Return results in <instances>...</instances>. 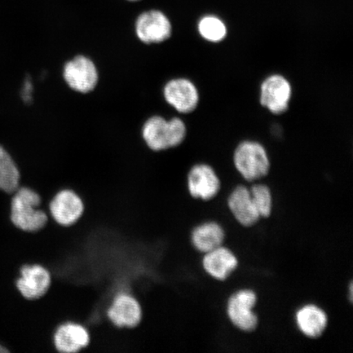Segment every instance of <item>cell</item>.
I'll list each match as a JSON object with an SVG mask.
<instances>
[{"mask_svg": "<svg viewBox=\"0 0 353 353\" xmlns=\"http://www.w3.org/2000/svg\"><path fill=\"white\" fill-rule=\"evenodd\" d=\"M12 194L10 219L16 228L25 233H34L46 226L50 215L42 208V198L35 190L19 187Z\"/></svg>", "mask_w": 353, "mask_h": 353, "instance_id": "1", "label": "cell"}, {"mask_svg": "<svg viewBox=\"0 0 353 353\" xmlns=\"http://www.w3.org/2000/svg\"><path fill=\"white\" fill-rule=\"evenodd\" d=\"M142 135L145 143L152 151H165L183 143L187 127L179 118L168 121L164 117L154 116L144 123Z\"/></svg>", "mask_w": 353, "mask_h": 353, "instance_id": "2", "label": "cell"}, {"mask_svg": "<svg viewBox=\"0 0 353 353\" xmlns=\"http://www.w3.org/2000/svg\"><path fill=\"white\" fill-rule=\"evenodd\" d=\"M234 165L242 178L254 182L264 178L270 170V161L266 149L254 141H245L236 149Z\"/></svg>", "mask_w": 353, "mask_h": 353, "instance_id": "3", "label": "cell"}, {"mask_svg": "<svg viewBox=\"0 0 353 353\" xmlns=\"http://www.w3.org/2000/svg\"><path fill=\"white\" fill-rule=\"evenodd\" d=\"M258 302L253 290L241 289L233 293L227 303V315L231 323L243 332H253L259 325L254 308Z\"/></svg>", "mask_w": 353, "mask_h": 353, "instance_id": "4", "label": "cell"}, {"mask_svg": "<svg viewBox=\"0 0 353 353\" xmlns=\"http://www.w3.org/2000/svg\"><path fill=\"white\" fill-rule=\"evenodd\" d=\"M85 212V203L79 194L70 188L57 192L48 205L50 220L60 227L69 228L77 224Z\"/></svg>", "mask_w": 353, "mask_h": 353, "instance_id": "5", "label": "cell"}, {"mask_svg": "<svg viewBox=\"0 0 353 353\" xmlns=\"http://www.w3.org/2000/svg\"><path fill=\"white\" fill-rule=\"evenodd\" d=\"M134 32L137 38L145 44L161 43L171 37L173 26L166 13L157 8H150L137 17Z\"/></svg>", "mask_w": 353, "mask_h": 353, "instance_id": "6", "label": "cell"}, {"mask_svg": "<svg viewBox=\"0 0 353 353\" xmlns=\"http://www.w3.org/2000/svg\"><path fill=\"white\" fill-rule=\"evenodd\" d=\"M63 76L70 90L83 94L94 91L99 81L94 61L85 55H78L68 61L64 65Z\"/></svg>", "mask_w": 353, "mask_h": 353, "instance_id": "7", "label": "cell"}, {"mask_svg": "<svg viewBox=\"0 0 353 353\" xmlns=\"http://www.w3.org/2000/svg\"><path fill=\"white\" fill-rule=\"evenodd\" d=\"M105 316L114 326L120 329H132L140 324L143 308L135 295L130 292H119L110 300Z\"/></svg>", "mask_w": 353, "mask_h": 353, "instance_id": "8", "label": "cell"}, {"mask_svg": "<svg viewBox=\"0 0 353 353\" xmlns=\"http://www.w3.org/2000/svg\"><path fill=\"white\" fill-rule=\"evenodd\" d=\"M52 281V273L41 263H26L20 268L16 288L26 300H37L46 295Z\"/></svg>", "mask_w": 353, "mask_h": 353, "instance_id": "9", "label": "cell"}, {"mask_svg": "<svg viewBox=\"0 0 353 353\" xmlns=\"http://www.w3.org/2000/svg\"><path fill=\"white\" fill-rule=\"evenodd\" d=\"M90 330L77 321H65L55 329L52 343L57 352L81 353L90 343Z\"/></svg>", "mask_w": 353, "mask_h": 353, "instance_id": "10", "label": "cell"}, {"mask_svg": "<svg viewBox=\"0 0 353 353\" xmlns=\"http://www.w3.org/2000/svg\"><path fill=\"white\" fill-rule=\"evenodd\" d=\"M292 88L281 74H272L263 82L260 90V103L275 114H283L289 109Z\"/></svg>", "mask_w": 353, "mask_h": 353, "instance_id": "11", "label": "cell"}, {"mask_svg": "<svg viewBox=\"0 0 353 353\" xmlns=\"http://www.w3.org/2000/svg\"><path fill=\"white\" fill-rule=\"evenodd\" d=\"M189 195L196 200L208 201L218 195L221 182L215 170L209 165H194L187 176Z\"/></svg>", "mask_w": 353, "mask_h": 353, "instance_id": "12", "label": "cell"}, {"mask_svg": "<svg viewBox=\"0 0 353 353\" xmlns=\"http://www.w3.org/2000/svg\"><path fill=\"white\" fill-rule=\"evenodd\" d=\"M167 103L176 112L188 114L195 110L199 103V92L195 85L188 79H171L164 88Z\"/></svg>", "mask_w": 353, "mask_h": 353, "instance_id": "13", "label": "cell"}, {"mask_svg": "<svg viewBox=\"0 0 353 353\" xmlns=\"http://www.w3.org/2000/svg\"><path fill=\"white\" fill-rule=\"evenodd\" d=\"M238 264L236 255L223 245L204 254L202 259V267L207 274L219 281H226L236 271Z\"/></svg>", "mask_w": 353, "mask_h": 353, "instance_id": "14", "label": "cell"}, {"mask_svg": "<svg viewBox=\"0 0 353 353\" xmlns=\"http://www.w3.org/2000/svg\"><path fill=\"white\" fill-rule=\"evenodd\" d=\"M228 206L233 218L243 227H253L261 219L251 198L250 188L243 185L232 190L228 198Z\"/></svg>", "mask_w": 353, "mask_h": 353, "instance_id": "15", "label": "cell"}, {"mask_svg": "<svg viewBox=\"0 0 353 353\" xmlns=\"http://www.w3.org/2000/svg\"><path fill=\"white\" fill-rule=\"evenodd\" d=\"M328 321L326 312L316 304H306L295 313V324L300 332L309 339L321 337L327 328Z\"/></svg>", "mask_w": 353, "mask_h": 353, "instance_id": "16", "label": "cell"}, {"mask_svg": "<svg viewBox=\"0 0 353 353\" xmlns=\"http://www.w3.org/2000/svg\"><path fill=\"white\" fill-rule=\"evenodd\" d=\"M225 237L226 234L222 225L214 221H208L192 229L190 240L194 249L205 254L223 245Z\"/></svg>", "mask_w": 353, "mask_h": 353, "instance_id": "17", "label": "cell"}, {"mask_svg": "<svg viewBox=\"0 0 353 353\" xmlns=\"http://www.w3.org/2000/svg\"><path fill=\"white\" fill-rule=\"evenodd\" d=\"M19 167L6 149L0 145V190L12 194L20 187Z\"/></svg>", "mask_w": 353, "mask_h": 353, "instance_id": "18", "label": "cell"}, {"mask_svg": "<svg viewBox=\"0 0 353 353\" xmlns=\"http://www.w3.org/2000/svg\"><path fill=\"white\" fill-rule=\"evenodd\" d=\"M199 34L205 41L212 43L223 41L228 34L227 26L219 17L214 15H206L198 22Z\"/></svg>", "mask_w": 353, "mask_h": 353, "instance_id": "19", "label": "cell"}, {"mask_svg": "<svg viewBox=\"0 0 353 353\" xmlns=\"http://www.w3.org/2000/svg\"><path fill=\"white\" fill-rule=\"evenodd\" d=\"M250 192L260 219L270 217L273 210V197L271 189L267 185L256 183L250 188Z\"/></svg>", "mask_w": 353, "mask_h": 353, "instance_id": "20", "label": "cell"}, {"mask_svg": "<svg viewBox=\"0 0 353 353\" xmlns=\"http://www.w3.org/2000/svg\"><path fill=\"white\" fill-rule=\"evenodd\" d=\"M34 88L32 81L30 78L25 79L23 87L21 90V99L25 101V103H30L32 101Z\"/></svg>", "mask_w": 353, "mask_h": 353, "instance_id": "21", "label": "cell"}, {"mask_svg": "<svg viewBox=\"0 0 353 353\" xmlns=\"http://www.w3.org/2000/svg\"><path fill=\"white\" fill-rule=\"evenodd\" d=\"M353 286H352V283L351 282L350 285V302H352V296H353Z\"/></svg>", "mask_w": 353, "mask_h": 353, "instance_id": "22", "label": "cell"}, {"mask_svg": "<svg viewBox=\"0 0 353 353\" xmlns=\"http://www.w3.org/2000/svg\"><path fill=\"white\" fill-rule=\"evenodd\" d=\"M7 352H10V351H8L7 350V348L0 345V353H7Z\"/></svg>", "mask_w": 353, "mask_h": 353, "instance_id": "23", "label": "cell"}, {"mask_svg": "<svg viewBox=\"0 0 353 353\" xmlns=\"http://www.w3.org/2000/svg\"><path fill=\"white\" fill-rule=\"evenodd\" d=\"M128 3H139L143 1V0H125Z\"/></svg>", "mask_w": 353, "mask_h": 353, "instance_id": "24", "label": "cell"}]
</instances>
